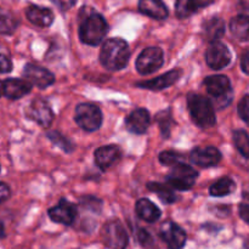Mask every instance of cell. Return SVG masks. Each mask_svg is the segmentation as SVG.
I'll list each match as a JSON object with an SVG mask.
<instances>
[{"instance_id":"cell-1","label":"cell","mask_w":249,"mask_h":249,"mask_svg":"<svg viewBox=\"0 0 249 249\" xmlns=\"http://www.w3.org/2000/svg\"><path fill=\"white\" fill-rule=\"evenodd\" d=\"M130 50L128 43L123 39H108L104 43L100 53L102 66L109 71L123 70L129 62Z\"/></svg>"},{"instance_id":"cell-2","label":"cell","mask_w":249,"mask_h":249,"mask_svg":"<svg viewBox=\"0 0 249 249\" xmlns=\"http://www.w3.org/2000/svg\"><path fill=\"white\" fill-rule=\"evenodd\" d=\"M107 32H108V26L106 19L97 12H90L80 22L79 38L88 45H99L106 36Z\"/></svg>"},{"instance_id":"cell-3","label":"cell","mask_w":249,"mask_h":249,"mask_svg":"<svg viewBox=\"0 0 249 249\" xmlns=\"http://www.w3.org/2000/svg\"><path fill=\"white\" fill-rule=\"evenodd\" d=\"M187 107L192 121L199 128H211L215 124V113L214 106L211 100L198 94H189L187 96Z\"/></svg>"},{"instance_id":"cell-4","label":"cell","mask_w":249,"mask_h":249,"mask_svg":"<svg viewBox=\"0 0 249 249\" xmlns=\"http://www.w3.org/2000/svg\"><path fill=\"white\" fill-rule=\"evenodd\" d=\"M204 85L208 94L218 105V108L226 107L232 100V89L231 83L226 75H211L204 79Z\"/></svg>"},{"instance_id":"cell-5","label":"cell","mask_w":249,"mask_h":249,"mask_svg":"<svg viewBox=\"0 0 249 249\" xmlns=\"http://www.w3.org/2000/svg\"><path fill=\"white\" fill-rule=\"evenodd\" d=\"M75 122L85 131H96L102 124L101 109L94 104H80L75 108Z\"/></svg>"},{"instance_id":"cell-6","label":"cell","mask_w":249,"mask_h":249,"mask_svg":"<svg viewBox=\"0 0 249 249\" xmlns=\"http://www.w3.org/2000/svg\"><path fill=\"white\" fill-rule=\"evenodd\" d=\"M197 178H198V173L194 168L181 163L173 167L172 172L167 177V182L175 190L187 191L194 187Z\"/></svg>"},{"instance_id":"cell-7","label":"cell","mask_w":249,"mask_h":249,"mask_svg":"<svg viewBox=\"0 0 249 249\" xmlns=\"http://www.w3.org/2000/svg\"><path fill=\"white\" fill-rule=\"evenodd\" d=\"M102 240L109 249H125L128 246V235L118 220L108 221L102 228Z\"/></svg>"},{"instance_id":"cell-8","label":"cell","mask_w":249,"mask_h":249,"mask_svg":"<svg viewBox=\"0 0 249 249\" xmlns=\"http://www.w3.org/2000/svg\"><path fill=\"white\" fill-rule=\"evenodd\" d=\"M163 62H164V56L162 49L151 46L141 51L136 60V70L141 74H151L160 70Z\"/></svg>"},{"instance_id":"cell-9","label":"cell","mask_w":249,"mask_h":249,"mask_svg":"<svg viewBox=\"0 0 249 249\" xmlns=\"http://www.w3.org/2000/svg\"><path fill=\"white\" fill-rule=\"evenodd\" d=\"M206 61L213 70H221L231 62V53L225 44L213 41L206 53Z\"/></svg>"},{"instance_id":"cell-10","label":"cell","mask_w":249,"mask_h":249,"mask_svg":"<svg viewBox=\"0 0 249 249\" xmlns=\"http://www.w3.org/2000/svg\"><path fill=\"white\" fill-rule=\"evenodd\" d=\"M27 117L39 125L48 128L53 121V112L48 102L41 99H36L27 108Z\"/></svg>"},{"instance_id":"cell-11","label":"cell","mask_w":249,"mask_h":249,"mask_svg":"<svg viewBox=\"0 0 249 249\" xmlns=\"http://www.w3.org/2000/svg\"><path fill=\"white\" fill-rule=\"evenodd\" d=\"M160 237L169 249H181L186 243L185 231L173 221H165L160 226Z\"/></svg>"},{"instance_id":"cell-12","label":"cell","mask_w":249,"mask_h":249,"mask_svg":"<svg viewBox=\"0 0 249 249\" xmlns=\"http://www.w3.org/2000/svg\"><path fill=\"white\" fill-rule=\"evenodd\" d=\"M49 216L53 221L62 225H72L77 218V207L67 199L62 198L57 206L48 211Z\"/></svg>"},{"instance_id":"cell-13","label":"cell","mask_w":249,"mask_h":249,"mask_svg":"<svg viewBox=\"0 0 249 249\" xmlns=\"http://www.w3.org/2000/svg\"><path fill=\"white\" fill-rule=\"evenodd\" d=\"M190 160L194 164L202 168L214 167L221 160V153L218 148L207 146V147H196L192 150Z\"/></svg>"},{"instance_id":"cell-14","label":"cell","mask_w":249,"mask_h":249,"mask_svg":"<svg viewBox=\"0 0 249 249\" xmlns=\"http://www.w3.org/2000/svg\"><path fill=\"white\" fill-rule=\"evenodd\" d=\"M23 75L28 79L29 83L40 88V89H45L55 82V77L50 71L39 67V66L32 65V63L26 65L23 70Z\"/></svg>"},{"instance_id":"cell-15","label":"cell","mask_w":249,"mask_h":249,"mask_svg":"<svg viewBox=\"0 0 249 249\" xmlns=\"http://www.w3.org/2000/svg\"><path fill=\"white\" fill-rule=\"evenodd\" d=\"M122 157V151L118 146H102L95 151V163L102 170H106L116 164Z\"/></svg>"},{"instance_id":"cell-16","label":"cell","mask_w":249,"mask_h":249,"mask_svg":"<svg viewBox=\"0 0 249 249\" xmlns=\"http://www.w3.org/2000/svg\"><path fill=\"white\" fill-rule=\"evenodd\" d=\"M150 122L151 118L147 109L139 108L131 112V113L126 117L125 126L130 133L141 135V134H143L148 129Z\"/></svg>"},{"instance_id":"cell-17","label":"cell","mask_w":249,"mask_h":249,"mask_svg":"<svg viewBox=\"0 0 249 249\" xmlns=\"http://www.w3.org/2000/svg\"><path fill=\"white\" fill-rule=\"evenodd\" d=\"M181 75V71L174 70L169 71L165 74L160 75V77L155 78V79L146 80V82H139L136 87L143 88V89H150V90H162L165 88L172 87L174 83L178 82V79Z\"/></svg>"},{"instance_id":"cell-18","label":"cell","mask_w":249,"mask_h":249,"mask_svg":"<svg viewBox=\"0 0 249 249\" xmlns=\"http://www.w3.org/2000/svg\"><path fill=\"white\" fill-rule=\"evenodd\" d=\"M2 87H4V95L7 99L17 100L31 91L32 83L22 79H16V78H10L2 83Z\"/></svg>"},{"instance_id":"cell-19","label":"cell","mask_w":249,"mask_h":249,"mask_svg":"<svg viewBox=\"0 0 249 249\" xmlns=\"http://www.w3.org/2000/svg\"><path fill=\"white\" fill-rule=\"evenodd\" d=\"M139 10L141 14L155 19H165L169 14L162 0H139Z\"/></svg>"},{"instance_id":"cell-20","label":"cell","mask_w":249,"mask_h":249,"mask_svg":"<svg viewBox=\"0 0 249 249\" xmlns=\"http://www.w3.org/2000/svg\"><path fill=\"white\" fill-rule=\"evenodd\" d=\"M27 18L29 22L38 27H49L53 22V14L50 9L46 7L36 6V5H31L26 10Z\"/></svg>"},{"instance_id":"cell-21","label":"cell","mask_w":249,"mask_h":249,"mask_svg":"<svg viewBox=\"0 0 249 249\" xmlns=\"http://www.w3.org/2000/svg\"><path fill=\"white\" fill-rule=\"evenodd\" d=\"M213 2L214 0H178L175 6L177 16L179 18H187Z\"/></svg>"},{"instance_id":"cell-22","label":"cell","mask_w":249,"mask_h":249,"mask_svg":"<svg viewBox=\"0 0 249 249\" xmlns=\"http://www.w3.org/2000/svg\"><path fill=\"white\" fill-rule=\"evenodd\" d=\"M135 211L139 218L147 221V223H155V221H157L160 218V208L147 198L139 199L136 202Z\"/></svg>"},{"instance_id":"cell-23","label":"cell","mask_w":249,"mask_h":249,"mask_svg":"<svg viewBox=\"0 0 249 249\" xmlns=\"http://www.w3.org/2000/svg\"><path fill=\"white\" fill-rule=\"evenodd\" d=\"M225 33V23L219 17H212L203 23V36L206 40L216 41Z\"/></svg>"},{"instance_id":"cell-24","label":"cell","mask_w":249,"mask_h":249,"mask_svg":"<svg viewBox=\"0 0 249 249\" xmlns=\"http://www.w3.org/2000/svg\"><path fill=\"white\" fill-rule=\"evenodd\" d=\"M230 31L240 40H249V16L238 15L230 22Z\"/></svg>"},{"instance_id":"cell-25","label":"cell","mask_w":249,"mask_h":249,"mask_svg":"<svg viewBox=\"0 0 249 249\" xmlns=\"http://www.w3.org/2000/svg\"><path fill=\"white\" fill-rule=\"evenodd\" d=\"M236 190V184L230 178H221L209 187V194L214 197H224L232 194Z\"/></svg>"},{"instance_id":"cell-26","label":"cell","mask_w":249,"mask_h":249,"mask_svg":"<svg viewBox=\"0 0 249 249\" xmlns=\"http://www.w3.org/2000/svg\"><path fill=\"white\" fill-rule=\"evenodd\" d=\"M18 26L14 14L0 7V34H12Z\"/></svg>"},{"instance_id":"cell-27","label":"cell","mask_w":249,"mask_h":249,"mask_svg":"<svg viewBox=\"0 0 249 249\" xmlns=\"http://www.w3.org/2000/svg\"><path fill=\"white\" fill-rule=\"evenodd\" d=\"M147 189L151 190L152 192H155L160 199H162L164 203H174L177 201V196H175L174 192L170 189H168L165 185L160 184V182H150L147 185Z\"/></svg>"},{"instance_id":"cell-28","label":"cell","mask_w":249,"mask_h":249,"mask_svg":"<svg viewBox=\"0 0 249 249\" xmlns=\"http://www.w3.org/2000/svg\"><path fill=\"white\" fill-rule=\"evenodd\" d=\"M233 142L241 155L249 158V135L245 130H236L233 133Z\"/></svg>"},{"instance_id":"cell-29","label":"cell","mask_w":249,"mask_h":249,"mask_svg":"<svg viewBox=\"0 0 249 249\" xmlns=\"http://www.w3.org/2000/svg\"><path fill=\"white\" fill-rule=\"evenodd\" d=\"M160 160L163 165L175 167V165L184 163L185 157L181 153L174 152V151H163L160 155Z\"/></svg>"},{"instance_id":"cell-30","label":"cell","mask_w":249,"mask_h":249,"mask_svg":"<svg viewBox=\"0 0 249 249\" xmlns=\"http://www.w3.org/2000/svg\"><path fill=\"white\" fill-rule=\"evenodd\" d=\"M157 122L160 124V131H162L163 136L168 138L170 134V129H172L173 124H174V121H173L172 116H170L169 111H163L160 113H158L157 116Z\"/></svg>"},{"instance_id":"cell-31","label":"cell","mask_w":249,"mask_h":249,"mask_svg":"<svg viewBox=\"0 0 249 249\" xmlns=\"http://www.w3.org/2000/svg\"><path fill=\"white\" fill-rule=\"evenodd\" d=\"M48 136L55 145H57L58 147H60L61 150L65 151V152H72V151L74 150V146H73L67 139L63 138L60 133H57V131H51V133L48 134Z\"/></svg>"},{"instance_id":"cell-32","label":"cell","mask_w":249,"mask_h":249,"mask_svg":"<svg viewBox=\"0 0 249 249\" xmlns=\"http://www.w3.org/2000/svg\"><path fill=\"white\" fill-rule=\"evenodd\" d=\"M238 114L247 125H249V95L242 97L238 104Z\"/></svg>"},{"instance_id":"cell-33","label":"cell","mask_w":249,"mask_h":249,"mask_svg":"<svg viewBox=\"0 0 249 249\" xmlns=\"http://www.w3.org/2000/svg\"><path fill=\"white\" fill-rule=\"evenodd\" d=\"M138 240L140 242V245L145 248H151L153 246V238L150 233L147 232V230H143L141 229L138 233Z\"/></svg>"},{"instance_id":"cell-34","label":"cell","mask_w":249,"mask_h":249,"mask_svg":"<svg viewBox=\"0 0 249 249\" xmlns=\"http://www.w3.org/2000/svg\"><path fill=\"white\" fill-rule=\"evenodd\" d=\"M12 70V63L7 56L0 53V73H9Z\"/></svg>"},{"instance_id":"cell-35","label":"cell","mask_w":249,"mask_h":249,"mask_svg":"<svg viewBox=\"0 0 249 249\" xmlns=\"http://www.w3.org/2000/svg\"><path fill=\"white\" fill-rule=\"evenodd\" d=\"M241 68L246 74H249V48L246 49L241 56Z\"/></svg>"},{"instance_id":"cell-36","label":"cell","mask_w":249,"mask_h":249,"mask_svg":"<svg viewBox=\"0 0 249 249\" xmlns=\"http://www.w3.org/2000/svg\"><path fill=\"white\" fill-rule=\"evenodd\" d=\"M51 1H53L56 6L60 7L61 10L66 11V10H70L71 7L75 4L77 0H51Z\"/></svg>"},{"instance_id":"cell-37","label":"cell","mask_w":249,"mask_h":249,"mask_svg":"<svg viewBox=\"0 0 249 249\" xmlns=\"http://www.w3.org/2000/svg\"><path fill=\"white\" fill-rule=\"evenodd\" d=\"M10 197V187L5 182L0 181V203L6 201Z\"/></svg>"},{"instance_id":"cell-38","label":"cell","mask_w":249,"mask_h":249,"mask_svg":"<svg viewBox=\"0 0 249 249\" xmlns=\"http://www.w3.org/2000/svg\"><path fill=\"white\" fill-rule=\"evenodd\" d=\"M240 216L249 224V204L242 203L240 206Z\"/></svg>"},{"instance_id":"cell-39","label":"cell","mask_w":249,"mask_h":249,"mask_svg":"<svg viewBox=\"0 0 249 249\" xmlns=\"http://www.w3.org/2000/svg\"><path fill=\"white\" fill-rule=\"evenodd\" d=\"M242 10L246 12V15L249 16V0L248 1L242 2Z\"/></svg>"},{"instance_id":"cell-40","label":"cell","mask_w":249,"mask_h":249,"mask_svg":"<svg viewBox=\"0 0 249 249\" xmlns=\"http://www.w3.org/2000/svg\"><path fill=\"white\" fill-rule=\"evenodd\" d=\"M243 197H245L246 199H248V201H249V189L246 190L245 194H243Z\"/></svg>"},{"instance_id":"cell-41","label":"cell","mask_w":249,"mask_h":249,"mask_svg":"<svg viewBox=\"0 0 249 249\" xmlns=\"http://www.w3.org/2000/svg\"><path fill=\"white\" fill-rule=\"evenodd\" d=\"M1 95H4V87H2V83L0 82V96Z\"/></svg>"},{"instance_id":"cell-42","label":"cell","mask_w":249,"mask_h":249,"mask_svg":"<svg viewBox=\"0 0 249 249\" xmlns=\"http://www.w3.org/2000/svg\"><path fill=\"white\" fill-rule=\"evenodd\" d=\"M245 249H249V242H246V245H245Z\"/></svg>"},{"instance_id":"cell-43","label":"cell","mask_w":249,"mask_h":249,"mask_svg":"<svg viewBox=\"0 0 249 249\" xmlns=\"http://www.w3.org/2000/svg\"><path fill=\"white\" fill-rule=\"evenodd\" d=\"M0 169H1V168H0Z\"/></svg>"}]
</instances>
